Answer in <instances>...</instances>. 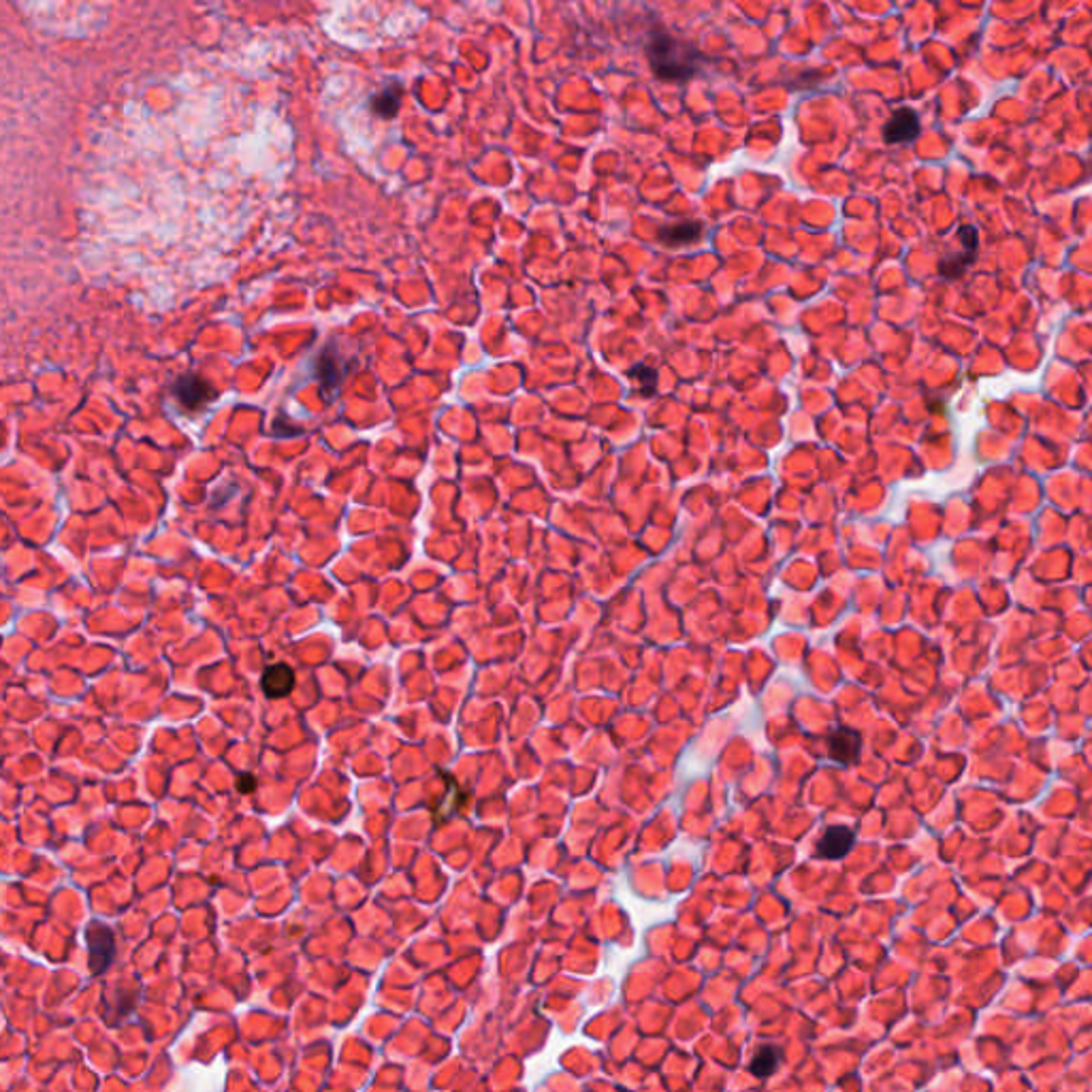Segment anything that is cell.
<instances>
[{"instance_id": "1", "label": "cell", "mask_w": 1092, "mask_h": 1092, "mask_svg": "<svg viewBox=\"0 0 1092 1092\" xmlns=\"http://www.w3.org/2000/svg\"><path fill=\"white\" fill-rule=\"evenodd\" d=\"M647 60L651 64L653 75L662 82L685 83L696 77L702 69V52L692 43L666 33L656 30L647 41Z\"/></svg>"}, {"instance_id": "2", "label": "cell", "mask_w": 1092, "mask_h": 1092, "mask_svg": "<svg viewBox=\"0 0 1092 1092\" xmlns=\"http://www.w3.org/2000/svg\"><path fill=\"white\" fill-rule=\"evenodd\" d=\"M958 241H961L962 250L958 254H949L943 256L939 260V276L943 280L954 282L958 278H962V273L975 263L977 259V250H979V231H977L973 224H962L958 227Z\"/></svg>"}, {"instance_id": "3", "label": "cell", "mask_w": 1092, "mask_h": 1092, "mask_svg": "<svg viewBox=\"0 0 1092 1092\" xmlns=\"http://www.w3.org/2000/svg\"><path fill=\"white\" fill-rule=\"evenodd\" d=\"M88 952H90V969L95 975L103 973L113 962L116 956V939L112 928L105 924H90L86 932Z\"/></svg>"}, {"instance_id": "4", "label": "cell", "mask_w": 1092, "mask_h": 1092, "mask_svg": "<svg viewBox=\"0 0 1092 1092\" xmlns=\"http://www.w3.org/2000/svg\"><path fill=\"white\" fill-rule=\"evenodd\" d=\"M919 128H922V124H919L918 112L911 107H900L892 113L890 120L883 126V139L890 145L909 143L919 135Z\"/></svg>"}, {"instance_id": "5", "label": "cell", "mask_w": 1092, "mask_h": 1092, "mask_svg": "<svg viewBox=\"0 0 1092 1092\" xmlns=\"http://www.w3.org/2000/svg\"><path fill=\"white\" fill-rule=\"evenodd\" d=\"M856 834L845 826H830L817 841V856L824 860H841L851 851Z\"/></svg>"}, {"instance_id": "6", "label": "cell", "mask_w": 1092, "mask_h": 1092, "mask_svg": "<svg viewBox=\"0 0 1092 1092\" xmlns=\"http://www.w3.org/2000/svg\"><path fill=\"white\" fill-rule=\"evenodd\" d=\"M174 395L182 401L184 408L197 410L214 397V388L210 387L207 380L198 378V375H182V378L175 380Z\"/></svg>"}, {"instance_id": "7", "label": "cell", "mask_w": 1092, "mask_h": 1092, "mask_svg": "<svg viewBox=\"0 0 1092 1092\" xmlns=\"http://www.w3.org/2000/svg\"><path fill=\"white\" fill-rule=\"evenodd\" d=\"M344 374H346V365L342 363L338 355L333 352V348H325V351L318 355L316 359V375H318V382H320V391L322 395H331V393H338L339 391V384H342Z\"/></svg>"}, {"instance_id": "8", "label": "cell", "mask_w": 1092, "mask_h": 1092, "mask_svg": "<svg viewBox=\"0 0 1092 1092\" xmlns=\"http://www.w3.org/2000/svg\"><path fill=\"white\" fill-rule=\"evenodd\" d=\"M860 747L862 741L857 736V732H851V729H837V732L830 734L828 738V753L830 760L839 764H850L853 760L857 758L860 753Z\"/></svg>"}, {"instance_id": "9", "label": "cell", "mask_w": 1092, "mask_h": 1092, "mask_svg": "<svg viewBox=\"0 0 1092 1092\" xmlns=\"http://www.w3.org/2000/svg\"><path fill=\"white\" fill-rule=\"evenodd\" d=\"M260 685H263L265 696L278 700V698H286L293 692L295 674L286 664H273L265 670Z\"/></svg>"}, {"instance_id": "10", "label": "cell", "mask_w": 1092, "mask_h": 1092, "mask_svg": "<svg viewBox=\"0 0 1092 1092\" xmlns=\"http://www.w3.org/2000/svg\"><path fill=\"white\" fill-rule=\"evenodd\" d=\"M781 1063H784L781 1047L772 1046V1043H766V1046H760L758 1050L753 1052L751 1063H749V1071L753 1073L755 1077H771L779 1071Z\"/></svg>"}, {"instance_id": "11", "label": "cell", "mask_w": 1092, "mask_h": 1092, "mask_svg": "<svg viewBox=\"0 0 1092 1092\" xmlns=\"http://www.w3.org/2000/svg\"><path fill=\"white\" fill-rule=\"evenodd\" d=\"M702 224L700 223H674V224H666V227L660 229V241L666 243L670 247H679V246H687V243H693L700 240L702 235Z\"/></svg>"}, {"instance_id": "12", "label": "cell", "mask_w": 1092, "mask_h": 1092, "mask_svg": "<svg viewBox=\"0 0 1092 1092\" xmlns=\"http://www.w3.org/2000/svg\"><path fill=\"white\" fill-rule=\"evenodd\" d=\"M401 105V86H387L369 99V109L375 116L391 120L397 116Z\"/></svg>"}, {"instance_id": "13", "label": "cell", "mask_w": 1092, "mask_h": 1092, "mask_svg": "<svg viewBox=\"0 0 1092 1092\" xmlns=\"http://www.w3.org/2000/svg\"><path fill=\"white\" fill-rule=\"evenodd\" d=\"M627 375H630V378L634 380V382H638V388H640V393H643V395H649V397L656 395V391H657V369H653L651 365H647V363L634 365L630 371H627Z\"/></svg>"}, {"instance_id": "14", "label": "cell", "mask_w": 1092, "mask_h": 1092, "mask_svg": "<svg viewBox=\"0 0 1092 1092\" xmlns=\"http://www.w3.org/2000/svg\"><path fill=\"white\" fill-rule=\"evenodd\" d=\"M237 790L241 794H252L256 790V779L252 775H241L240 781H237Z\"/></svg>"}]
</instances>
